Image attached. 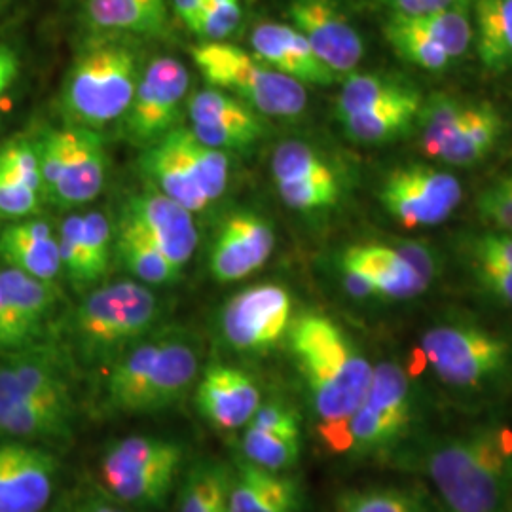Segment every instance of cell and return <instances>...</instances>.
Returning <instances> with one entry per match:
<instances>
[{"label":"cell","mask_w":512,"mask_h":512,"mask_svg":"<svg viewBox=\"0 0 512 512\" xmlns=\"http://www.w3.org/2000/svg\"><path fill=\"white\" fill-rule=\"evenodd\" d=\"M192 57L211 88L238 97L262 116L298 118L308 107L300 82L234 44L202 42L192 48Z\"/></svg>","instance_id":"9"},{"label":"cell","mask_w":512,"mask_h":512,"mask_svg":"<svg viewBox=\"0 0 512 512\" xmlns=\"http://www.w3.org/2000/svg\"><path fill=\"white\" fill-rule=\"evenodd\" d=\"M340 266L363 275L382 300H412L431 285L406 255L403 241L353 245L344 251Z\"/></svg>","instance_id":"25"},{"label":"cell","mask_w":512,"mask_h":512,"mask_svg":"<svg viewBox=\"0 0 512 512\" xmlns=\"http://www.w3.org/2000/svg\"><path fill=\"white\" fill-rule=\"evenodd\" d=\"M84 12L99 31L160 35L167 27L165 0H84Z\"/></svg>","instance_id":"34"},{"label":"cell","mask_w":512,"mask_h":512,"mask_svg":"<svg viewBox=\"0 0 512 512\" xmlns=\"http://www.w3.org/2000/svg\"><path fill=\"white\" fill-rule=\"evenodd\" d=\"M44 196L25 183L16 171L0 162V219L35 217Z\"/></svg>","instance_id":"40"},{"label":"cell","mask_w":512,"mask_h":512,"mask_svg":"<svg viewBox=\"0 0 512 512\" xmlns=\"http://www.w3.org/2000/svg\"><path fill=\"white\" fill-rule=\"evenodd\" d=\"M243 458L262 469L285 473L302 456V429L296 408L270 401L256 410L241 439Z\"/></svg>","instance_id":"24"},{"label":"cell","mask_w":512,"mask_h":512,"mask_svg":"<svg viewBox=\"0 0 512 512\" xmlns=\"http://www.w3.org/2000/svg\"><path fill=\"white\" fill-rule=\"evenodd\" d=\"M19 69H21V61H19L18 52L8 44H0V103L8 90L16 84Z\"/></svg>","instance_id":"45"},{"label":"cell","mask_w":512,"mask_h":512,"mask_svg":"<svg viewBox=\"0 0 512 512\" xmlns=\"http://www.w3.org/2000/svg\"><path fill=\"white\" fill-rule=\"evenodd\" d=\"M272 177L279 198L300 213L330 209L342 196L336 169L304 141H285L275 148Z\"/></svg>","instance_id":"18"},{"label":"cell","mask_w":512,"mask_h":512,"mask_svg":"<svg viewBox=\"0 0 512 512\" xmlns=\"http://www.w3.org/2000/svg\"><path fill=\"white\" fill-rule=\"evenodd\" d=\"M198 374L200 349L188 334H148L110 363L101 408L109 416L160 412L181 403Z\"/></svg>","instance_id":"4"},{"label":"cell","mask_w":512,"mask_h":512,"mask_svg":"<svg viewBox=\"0 0 512 512\" xmlns=\"http://www.w3.org/2000/svg\"><path fill=\"white\" fill-rule=\"evenodd\" d=\"M272 224L255 213H236L222 224L209 266L219 283H234L258 272L274 253Z\"/></svg>","instance_id":"23"},{"label":"cell","mask_w":512,"mask_h":512,"mask_svg":"<svg viewBox=\"0 0 512 512\" xmlns=\"http://www.w3.org/2000/svg\"><path fill=\"white\" fill-rule=\"evenodd\" d=\"M372 6L382 10L385 16H423L439 12L459 0H368Z\"/></svg>","instance_id":"44"},{"label":"cell","mask_w":512,"mask_h":512,"mask_svg":"<svg viewBox=\"0 0 512 512\" xmlns=\"http://www.w3.org/2000/svg\"><path fill=\"white\" fill-rule=\"evenodd\" d=\"M158 319L160 300L145 283L122 279L93 287L69 321L74 355L82 365H110L148 336Z\"/></svg>","instance_id":"5"},{"label":"cell","mask_w":512,"mask_h":512,"mask_svg":"<svg viewBox=\"0 0 512 512\" xmlns=\"http://www.w3.org/2000/svg\"><path fill=\"white\" fill-rule=\"evenodd\" d=\"M112 228L101 211L69 215L57 232L63 274L78 293H88L107 275L112 258Z\"/></svg>","instance_id":"22"},{"label":"cell","mask_w":512,"mask_h":512,"mask_svg":"<svg viewBox=\"0 0 512 512\" xmlns=\"http://www.w3.org/2000/svg\"><path fill=\"white\" fill-rule=\"evenodd\" d=\"M4 2H6V0H0V8H2V4H4Z\"/></svg>","instance_id":"49"},{"label":"cell","mask_w":512,"mask_h":512,"mask_svg":"<svg viewBox=\"0 0 512 512\" xmlns=\"http://www.w3.org/2000/svg\"><path fill=\"white\" fill-rule=\"evenodd\" d=\"M260 404L262 393L255 378L236 366H209L196 385L200 414L222 431L247 427Z\"/></svg>","instance_id":"26"},{"label":"cell","mask_w":512,"mask_h":512,"mask_svg":"<svg viewBox=\"0 0 512 512\" xmlns=\"http://www.w3.org/2000/svg\"><path fill=\"white\" fill-rule=\"evenodd\" d=\"M420 353L440 382L456 391H486L512 372V344L473 321H446L421 336Z\"/></svg>","instance_id":"8"},{"label":"cell","mask_w":512,"mask_h":512,"mask_svg":"<svg viewBox=\"0 0 512 512\" xmlns=\"http://www.w3.org/2000/svg\"><path fill=\"white\" fill-rule=\"evenodd\" d=\"M476 209L495 232L512 236V179L503 175L488 184L476 200Z\"/></svg>","instance_id":"41"},{"label":"cell","mask_w":512,"mask_h":512,"mask_svg":"<svg viewBox=\"0 0 512 512\" xmlns=\"http://www.w3.org/2000/svg\"><path fill=\"white\" fill-rule=\"evenodd\" d=\"M421 152L446 165L471 167L494 152L507 122L488 101L454 93H433L423 99L418 118Z\"/></svg>","instance_id":"7"},{"label":"cell","mask_w":512,"mask_h":512,"mask_svg":"<svg viewBox=\"0 0 512 512\" xmlns=\"http://www.w3.org/2000/svg\"><path fill=\"white\" fill-rule=\"evenodd\" d=\"M122 215L133 220L167 260L183 272L198 247V230L192 211L162 192H148L131 198Z\"/></svg>","instance_id":"27"},{"label":"cell","mask_w":512,"mask_h":512,"mask_svg":"<svg viewBox=\"0 0 512 512\" xmlns=\"http://www.w3.org/2000/svg\"><path fill=\"white\" fill-rule=\"evenodd\" d=\"M175 129H177V137H179L184 158L190 165L203 194L211 203L219 200L220 196L226 192L228 175H230L226 152L203 145L192 135L190 128L177 126Z\"/></svg>","instance_id":"38"},{"label":"cell","mask_w":512,"mask_h":512,"mask_svg":"<svg viewBox=\"0 0 512 512\" xmlns=\"http://www.w3.org/2000/svg\"><path fill=\"white\" fill-rule=\"evenodd\" d=\"M55 512H69V511H65V509H59V511H55Z\"/></svg>","instance_id":"50"},{"label":"cell","mask_w":512,"mask_h":512,"mask_svg":"<svg viewBox=\"0 0 512 512\" xmlns=\"http://www.w3.org/2000/svg\"><path fill=\"white\" fill-rule=\"evenodd\" d=\"M507 175H509V177H511V179H512V169H511V173H507Z\"/></svg>","instance_id":"51"},{"label":"cell","mask_w":512,"mask_h":512,"mask_svg":"<svg viewBox=\"0 0 512 512\" xmlns=\"http://www.w3.org/2000/svg\"><path fill=\"white\" fill-rule=\"evenodd\" d=\"M190 74L186 65L173 57H156L143 69L122 129L135 147H150L175 128L186 93Z\"/></svg>","instance_id":"15"},{"label":"cell","mask_w":512,"mask_h":512,"mask_svg":"<svg viewBox=\"0 0 512 512\" xmlns=\"http://www.w3.org/2000/svg\"><path fill=\"white\" fill-rule=\"evenodd\" d=\"M135 50L120 42H99L74 59L61 103L74 126L97 129L122 120L141 78Z\"/></svg>","instance_id":"6"},{"label":"cell","mask_w":512,"mask_h":512,"mask_svg":"<svg viewBox=\"0 0 512 512\" xmlns=\"http://www.w3.org/2000/svg\"><path fill=\"white\" fill-rule=\"evenodd\" d=\"M416 421L414 387L403 366L385 361L372 370L365 399L346 421V452L357 458L401 448Z\"/></svg>","instance_id":"10"},{"label":"cell","mask_w":512,"mask_h":512,"mask_svg":"<svg viewBox=\"0 0 512 512\" xmlns=\"http://www.w3.org/2000/svg\"><path fill=\"white\" fill-rule=\"evenodd\" d=\"M469 258V268L476 283L484 293L490 294L497 302L512 308V266H505L484 258Z\"/></svg>","instance_id":"43"},{"label":"cell","mask_w":512,"mask_h":512,"mask_svg":"<svg viewBox=\"0 0 512 512\" xmlns=\"http://www.w3.org/2000/svg\"><path fill=\"white\" fill-rule=\"evenodd\" d=\"M336 512H431L414 488L374 486L338 495Z\"/></svg>","instance_id":"39"},{"label":"cell","mask_w":512,"mask_h":512,"mask_svg":"<svg viewBox=\"0 0 512 512\" xmlns=\"http://www.w3.org/2000/svg\"><path fill=\"white\" fill-rule=\"evenodd\" d=\"M256 59L279 73L287 74L302 86H332L340 76L317 57L300 31L287 23H260L251 35Z\"/></svg>","instance_id":"28"},{"label":"cell","mask_w":512,"mask_h":512,"mask_svg":"<svg viewBox=\"0 0 512 512\" xmlns=\"http://www.w3.org/2000/svg\"><path fill=\"white\" fill-rule=\"evenodd\" d=\"M289 348L319 418V433L332 452H346L344 427L365 399L374 366L336 321L308 311L294 317Z\"/></svg>","instance_id":"2"},{"label":"cell","mask_w":512,"mask_h":512,"mask_svg":"<svg viewBox=\"0 0 512 512\" xmlns=\"http://www.w3.org/2000/svg\"><path fill=\"white\" fill-rule=\"evenodd\" d=\"M0 262L50 283L63 274L54 228L33 217L12 220L0 230Z\"/></svg>","instance_id":"30"},{"label":"cell","mask_w":512,"mask_h":512,"mask_svg":"<svg viewBox=\"0 0 512 512\" xmlns=\"http://www.w3.org/2000/svg\"><path fill=\"white\" fill-rule=\"evenodd\" d=\"M475 48L492 74L512 71V0H473Z\"/></svg>","instance_id":"33"},{"label":"cell","mask_w":512,"mask_h":512,"mask_svg":"<svg viewBox=\"0 0 512 512\" xmlns=\"http://www.w3.org/2000/svg\"><path fill=\"white\" fill-rule=\"evenodd\" d=\"M44 200L59 207L90 203L107 181V150L95 129H46L35 139Z\"/></svg>","instance_id":"11"},{"label":"cell","mask_w":512,"mask_h":512,"mask_svg":"<svg viewBox=\"0 0 512 512\" xmlns=\"http://www.w3.org/2000/svg\"><path fill=\"white\" fill-rule=\"evenodd\" d=\"M175 128L165 133L160 141L145 148L141 165L150 183L158 188V192L181 203L188 211L198 213L207 209L211 202L203 194L190 165L184 158Z\"/></svg>","instance_id":"31"},{"label":"cell","mask_w":512,"mask_h":512,"mask_svg":"<svg viewBox=\"0 0 512 512\" xmlns=\"http://www.w3.org/2000/svg\"><path fill=\"white\" fill-rule=\"evenodd\" d=\"M423 99V93L418 90L401 99L348 114L338 120L353 143L368 147L387 145L403 139L416 129Z\"/></svg>","instance_id":"32"},{"label":"cell","mask_w":512,"mask_h":512,"mask_svg":"<svg viewBox=\"0 0 512 512\" xmlns=\"http://www.w3.org/2000/svg\"><path fill=\"white\" fill-rule=\"evenodd\" d=\"M207 0H173L175 12L184 25L196 33Z\"/></svg>","instance_id":"46"},{"label":"cell","mask_w":512,"mask_h":512,"mask_svg":"<svg viewBox=\"0 0 512 512\" xmlns=\"http://www.w3.org/2000/svg\"><path fill=\"white\" fill-rule=\"evenodd\" d=\"M59 300L57 283L0 262V351L29 348L48 340Z\"/></svg>","instance_id":"17"},{"label":"cell","mask_w":512,"mask_h":512,"mask_svg":"<svg viewBox=\"0 0 512 512\" xmlns=\"http://www.w3.org/2000/svg\"><path fill=\"white\" fill-rule=\"evenodd\" d=\"M505 512H512V499H511V503H509V507H507V509H505Z\"/></svg>","instance_id":"48"},{"label":"cell","mask_w":512,"mask_h":512,"mask_svg":"<svg viewBox=\"0 0 512 512\" xmlns=\"http://www.w3.org/2000/svg\"><path fill=\"white\" fill-rule=\"evenodd\" d=\"M293 296L277 283H260L230 298L220 315L226 344L241 353H266L291 329Z\"/></svg>","instance_id":"16"},{"label":"cell","mask_w":512,"mask_h":512,"mask_svg":"<svg viewBox=\"0 0 512 512\" xmlns=\"http://www.w3.org/2000/svg\"><path fill=\"white\" fill-rule=\"evenodd\" d=\"M192 135L207 147L217 150H245L264 135L262 114L238 97L209 88L194 93L188 101Z\"/></svg>","instance_id":"21"},{"label":"cell","mask_w":512,"mask_h":512,"mask_svg":"<svg viewBox=\"0 0 512 512\" xmlns=\"http://www.w3.org/2000/svg\"><path fill=\"white\" fill-rule=\"evenodd\" d=\"M414 92L418 88L399 74L351 73L336 97V116L372 109Z\"/></svg>","instance_id":"36"},{"label":"cell","mask_w":512,"mask_h":512,"mask_svg":"<svg viewBox=\"0 0 512 512\" xmlns=\"http://www.w3.org/2000/svg\"><path fill=\"white\" fill-rule=\"evenodd\" d=\"M287 14L332 73L351 74L363 61V37L336 0H291Z\"/></svg>","instance_id":"20"},{"label":"cell","mask_w":512,"mask_h":512,"mask_svg":"<svg viewBox=\"0 0 512 512\" xmlns=\"http://www.w3.org/2000/svg\"><path fill=\"white\" fill-rule=\"evenodd\" d=\"M86 512H124L120 511V509H116V507H112V505H107V503H92Z\"/></svg>","instance_id":"47"},{"label":"cell","mask_w":512,"mask_h":512,"mask_svg":"<svg viewBox=\"0 0 512 512\" xmlns=\"http://www.w3.org/2000/svg\"><path fill=\"white\" fill-rule=\"evenodd\" d=\"M302 507L304 490L296 476L238 459L230 480L228 512H300Z\"/></svg>","instance_id":"29"},{"label":"cell","mask_w":512,"mask_h":512,"mask_svg":"<svg viewBox=\"0 0 512 512\" xmlns=\"http://www.w3.org/2000/svg\"><path fill=\"white\" fill-rule=\"evenodd\" d=\"M76 414L71 361L57 344L0 351V439L63 444Z\"/></svg>","instance_id":"1"},{"label":"cell","mask_w":512,"mask_h":512,"mask_svg":"<svg viewBox=\"0 0 512 512\" xmlns=\"http://www.w3.org/2000/svg\"><path fill=\"white\" fill-rule=\"evenodd\" d=\"M461 196L463 188L452 173L427 164L397 167L380 186L385 211L408 230L439 226L450 219Z\"/></svg>","instance_id":"14"},{"label":"cell","mask_w":512,"mask_h":512,"mask_svg":"<svg viewBox=\"0 0 512 512\" xmlns=\"http://www.w3.org/2000/svg\"><path fill=\"white\" fill-rule=\"evenodd\" d=\"M116 251L129 274L145 285H171L181 277V270L126 215H122L118 224Z\"/></svg>","instance_id":"35"},{"label":"cell","mask_w":512,"mask_h":512,"mask_svg":"<svg viewBox=\"0 0 512 512\" xmlns=\"http://www.w3.org/2000/svg\"><path fill=\"white\" fill-rule=\"evenodd\" d=\"M241 23L239 0H207L196 35L205 42H224L232 37Z\"/></svg>","instance_id":"42"},{"label":"cell","mask_w":512,"mask_h":512,"mask_svg":"<svg viewBox=\"0 0 512 512\" xmlns=\"http://www.w3.org/2000/svg\"><path fill=\"white\" fill-rule=\"evenodd\" d=\"M384 37L404 63L425 73H444L475 42L473 0L423 16H385Z\"/></svg>","instance_id":"13"},{"label":"cell","mask_w":512,"mask_h":512,"mask_svg":"<svg viewBox=\"0 0 512 512\" xmlns=\"http://www.w3.org/2000/svg\"><path fill=\"white\" fill-rule=\"evenodd\" d=\"M232 471L217 461L196 463L183 480L179 512H228Z\"/></svg>","instance_id":"37"},{"label":"cell","mask_w":512,"mask_h":512,"mask_svg":"<svg viewBox=\"0 0 512 512\" xmlns=\"http://www.w3.org/2000/svg\"><path fill=\"white\" fill-rule=\"evenodd\" d=\"M59 480L48 446L0 439V512H46Z\"/></svg>","instance_id":"19"},{"label":"cell","mask_w":512,"mask_h":512,"mask_svg":"<svg viewBox=\"0 0 512 512\" xmlns=\"http://www.w3.org/2000/svg\"><path fill=\"white\" fill-rule=\"evenodd\" d=\"M184 456L183 444L175 440L128 437L107 448L101 480L110 495L128 505H160L183 471Z\"/></svg>","instance_id":"12"},{"label":"cell","mask_w":512,"mask_h":512,"mask_svg":"<svg viewBox=\"0 0 512 512\" xmlns=\"http://www.w3.org/2000/svg\"><path fill=\"white\" fill-rule=\"evenodd\" d=\"M446 512H505L512 499V433L497 423L431 440L414 461Z\"/></svg>","instance_id":"3"}]
</instances>
